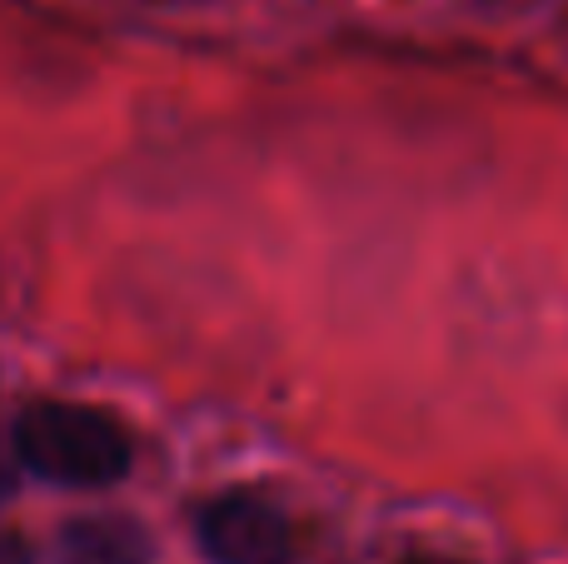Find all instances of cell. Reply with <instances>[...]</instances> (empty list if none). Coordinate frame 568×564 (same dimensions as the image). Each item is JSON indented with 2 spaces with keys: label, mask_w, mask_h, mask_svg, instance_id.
I'll return each mask as SVG.
<instances>
[{
  "label": "cell",
  "mask_w": 568,
  "mask_h": 564,
  "mask_svg": "<svg viewBox=\"0 0 568 564\" xmlns=\"http://www.w3.org/2000/svg\"><path fill=\"white\" fill-rule=\"evenodd\" d=\"M0 564H36V555H30V545L20 535L0 530Z\"/></svg>",
  "instance_id": "cell-5"
},
{
  "label": "cell",
  "mask_w": 568,
  "mask_h": 564,
  "mask_svg": "<svg viewBox=\"0 0 568 564\" xmlns=\"http://www.w3.org/2000/svg\"><path fill=\"white\" fill-rule=\"evenodd\" d=\"M200 550L210 564H290V525L260 495H220L200 510Z\"/></svg>",
  "instance_id": "cell-2"
},
{
  "label": "cell",
  "mask_w": 568,
  "mask_h": 564,
  "mask_svg": "<svg viewBox=\"0 0 568 564\" xmlns=\"http://www.w3.org/2000/svg\"><path fill=\"white\" fill-rule=\"evenodd\" d=\"M10 450H16L20 470L65 490H105L125 480L130 460H135L125 425L90 405L26 410L10 430Z\"/></svg>",
  "instance_id": "cell-1"
},
{
  "label": "cell",
  "mask_w": 568,
  "mask_h": 564,
  "mask_svg": "<svg viewBox=\"0 0 568 564\" xmlns=\"http://www.w3.org/2000/svg\"><path fill=\"white\" fill-rule=\"evenodd\" d=\"M65 564H150V540L140 525L115 515H90L60 535Z\"/></svg>",
  "instance_id": "cell-3"
},
{
  "label": "cell",
  "mask_w": 568,
  "mask_h": 564,
  "mask_svg": "<svg viewBox=\"0 0 568 564\" xmlns=\"http://www.w3.org/2000/svg\"><path fill=\"white\" fill-rule=\"evenodd\" d=\"M409 564H449V560H409Z\"/></svg>",
  "instance_id": "cell-6"
},
{
  "label": "cell",
  "mask_w": 568,
  "mask_h": 564,
  "mask_svg": "<svg viewBox=\"0 0 568 564\" xmlns=\"http://www.w3.org/2000/svg\"><path fill=\"white\" fill-rule=\"evenodd\" d=\"M16 480H20V460L10 450V440H0V505L16 495Z\"/></svg>",
  "instance_id": "cell-4"
}]
</instances>
